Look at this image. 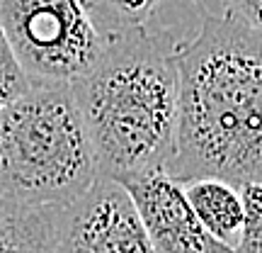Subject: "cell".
I'll return each instance as SVG.
<instances>
[{"label": "cell", "instance_id": "cell-13", "mask_svg": "<svg viewBox=\"0 0 262 253\" xmlns=\"http://www.w3.org/2000/svg\"><path fill=\"white\" fill-rule=\"evenodd\" d=\"M0 107H3V100H0Z\"/></svg>", "mask_w": 262, "mask_h": 253}, {"label": "cell", "instance_id": "cell-11", "mask_svg": "<svg viewBox=\"0 0 262 253\" xmlns=\"http://www.w3.org/2000/svg\"><path fill=\"white\" fill-rule=\"evenodd\" d=\"M29 85L27 75L22 73L19 64L12 56V49H10L8 39H5V32L0 27V100L5 103L10 98L19 95L25 88Z\"/></svg>", "mask_w": 262, "mask_h": 253}, {"label": "cell", "instance_id": "cell-10", "mask_svg": "<svg viewBox=\"0 0 262 253\" xmlns=\"http://www.w3.org/2000/svg\"><path fill=\"white\" fill-rule=\"evenodd\" d=\"M243 197V224L233 246V253H262V188L260 183H241Z\"/></svg>", "mask_w": 262, "mask_h": 253}, {"label": "cell", "instance_id": "cell-9", "mask_svg": "<svg viewBox=\"0 0 262 253\" xmlns=\"http://www.w3.org/2000/svg\"><path fill=\"white\" fill-rule=\"evenodd\" d=\"M95 25L104 34H119L129 29L146 27L153 10L163 0H83Z\"/></svg>", "mask_w": 262, "mask_h": 253}, {"label": "cell", "instance_id": "cell-5", "mask_svg": "<svg viewBox=\"0 0 262 253\" xmlns=\"http://www.w3.org/2000/svg\"><path fill=\"white\" fill-rule=\"evenodd\" d=\"M51 253H153L129 195L97 176L73 202L58 207Z\"/></svg>", "mask_w": 262, "mask_h": 253}, {"label": "cell", "instance_id": "cell-3", "mask_svg": "<svg viewBox=\"0 0 262 253\" xmlns=\"http://www.w3.org/2000/svg\"><path fill=\"white\" fill-rule=\"evenodd\" d=\"M97 178L93 146L73 90L29 83L0 107V197L63 207Z\"/></svg>", "mask_w": 262, "mask_h": 253}, {"label": "cell", "instance_id": "cell-1", "mask_svg": "<svg viewBox=\"0 0 262 253\" xmlns=\"http://www.w3.org/2000/svg\"><path fill=\"white\" fill-rule=\"evenodd\" d=\"M262 29L202 8L196 34L178 44V131L168 173L178 183L262 176Z\"/></svg>", "mask_w": 262, "mask_h": 253}, {"label": "cell", "instance_id": "cell-8", "mask_svg": "<svg viewBox=\"0 0 262 253\" xmlns=\"http://www.w3.org/2000/svg\"><path fill=\"white\" fill-rule=\"evenodd\" d=\"M58 207L0 197V253H51Z\"/></svg>", "mask_w": 262, "mask_h": 253}, {"label": "cell", "instance_id": "cell-12", "mask_svg": "<svg viewBox=\"0 0 262 253\" xmlns=\"http://www.w3.org/2000/svg\"><path fill=\"white\" fill-rule=\"evenodd\" d=\"M221 3H224V15L253 29H262V0H221Z\"/></svg>", "mask_w": 262, "mask_h": 253}, {"label": "cell", "instance_id": "cell-6", "mask_svg": "<svg viewBox=\"0 0 262 253\" xmlns=\"http://www.w3.org/2000/svg\"><path fill=\"white\" fill-rule=\"evenodd\" d=\"M129 195L153 253H233L206 234L192 212L182 183L165 170H146L117 180Z\"/></svg>", "mask_w": 262, "mask_h": 253}, {"label": "cell", "instance_id": "cell-7", "mask_svg": "<svg viewBox=\"0 0 262 253\" xmlns=\"http://www.w3.org/2000/svg\"><path fill=\"white\" fill-rule=\"evenodd\" d=\"M182 190L206 234L233 248L243 224V197L238 185L219 178H194L182 183Z\"/></svg>", "mask_w": 262, "mask_h": 253}, {"label": "cell", "instance_id": "cell-2", "mask_svg": "<svg viewBox=\"0 0 262 253\" xmlns=\"http://www.w3.org/2000/svg\"><path fill=\"white\" fill-rule=\"evenodd\" d=\"M178 44L146 27L107 34L100 61L71 83L97 176L165 170L178 131Z\"/></svg>", "mask_w": 262, "mask_h": 253}, {"label": "cell", "instance_id": "cell-4", "mask_svg": "<svg viewBox=\"0 0 262 253\" xmlns=\"http://www.w3.org/2000/svg\"><path fill=\"white\" fill-rule=\"evenodd\" d=\"M0 27L29 83L71 85L107 47L83 0H0Z\"/></svg>", "mask_w": 262, "mask_h": 253}]
</instances>
